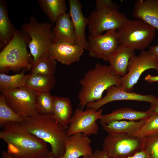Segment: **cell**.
Listing matches in <instances>:
<instances>
[{
    "mask_svg": "<svg viewBox=\"0 0 158 158\" xmlns=\"http://www.w3.org/2000/svg\"><path fill=\"white\" fill-rule=\"evenodd\" d=\"M30 40L28 34L21 30H17L12 39L0 53L1 73L23 68L30 70L34 61L27 49Z\"/></svg>",
    "mask_w": 158,
    "mask_h": 158,
    "instance_id": "obj_4",
    "label": "cell"
},
{
    "mask_svg": "<svg viewBox=\"0 0 158 158\" xmlns=\"http://www.w3.org/2000/svg\"><path fill=\"white\" fill-rule=\"evenodd\" d=\"M0 158H14L7 151H2L1 153Z\"/></svg>",
    "mask_w": 158,
    "mask_h": 158,
    "instance_id": "obj_38",
    "label": "cell"
},
{
    "mask_svg": "<svg viewBox=\"0 0 158 158\" xmlns=\"http://www.w3.org/2000/svg\"><path fill=\"white\" fill-rule=\"evenodd\" d=\"M30 74V73L25 74L24 71L12 75L0 73V91L26 87L27 82Z\"/></svg>",
    "mask_w": 158,
    "mask_h": 158,
    "instance_id": "obj_26",
    "label": "cell"
},
{
    "mask_svg": "<svg viewBox=\"0 0 158 158\" xmlns=\"http://www.w3.org/2000/svg\"><path fill=\"white\" fill-rule=\"evenodd\" d=\"M84 50L76 44L53 43L49 48V56L62 64L69 65L80 60Z\"/></svg>",
    "mask_w": 158,
    "mask_h": 158,
    "instance_id": "obj_14",
    "label": "cell"
},
{
    "mask_svg": "<svg viewBox=\"0 0 158 158\" xmlns=\"http://www.w3.org/2000/svg\"><path fill=\"white\" fill-rule=\"evenodd\" d=\"M30 73L26 87L36 94L49 92L56 84L54 75H45Z\"/></svg>",
    "mask_w": 158,
    "mask_h": 158,
    "instance_id": "obj_24",
    "label": "cell"
},
{
    "mask_svg": "<svg viewBox=\"0 0 158 158\" xmlns=\"http://www.w3.org/2000/svg\"><path fill=\"white\" fill-rule=\"evenodd\" d=\"M83 158H108V157L103 150L96 149L90 155L83 157Z\"/></svg>",
    "mask_w": 158,
    "mask_h": 158,
    "instance_id": "obj_33",
    "label": "cell"
},
{
    "mask_svg": "<svg viewBox=\"0 0 158 158\" xmlns=\"http://www.w3.org/2000/svg\"><path fill=\"white\" fill-rule=\"evenodd\" d=\"M69 14L71 18L75 33V44L86 49L87 41L85 30L88 25L89 18L85 17L82 11V4L78 0H68Z\"/></svg>",
    "mask_w": 158,
    "mask_h": 158,
    "instance_id": "obj_15",
    "label": "cell"
},
{
    "mask_svg": "<svg viewBox=\"0 0 158 158\" xmlns=\"http://www.w3.org/2000/svg\"><path fill=\"white\" fill-rule=\"evenodd\" d=\"M21 124L28 131L48 143L55 158L63 155L69 137L68 127L61 124L51 115L39 114L24 118Z\"/></svg>",
    "mask_w": 158,
    "mask_h": 158,
    "instance_id": "obj_2",
    "label": "cell"
},
{
    "mask_svg": "<svg viewBox=\"0 0 158 158\" xmlns=\"http://www.w3.org/2000/svg\"><path fill=\"white\" fill-rule=\"evenodd\" d=\"M147 111L150 115L158 114V99L151 104L150 107Z\"/></svg>",
    "mask_w": 158,
    "mask_h": 158,
    "instance_id": "obj_35",
    "label": "cell"
},
{
    "mask_svg": "<svg viewBox=\"0 0 158 158\" xmlns=\"http://www.w3.org/2000/svg\"><path fill=\"white\" fill-rule=\"evenodd\" d=\"M0 138L14 158H45L49 152L46 142L28 131L19 123L10 122L2 128Z\"/></svg>",
    "mask_w": 158,
    "mask_h": 158,
    "instance_id": "obj_1",
    "label": "cell"
},
{
    "mask_svg": "<svg viewBox=\"0 0 158 158\" xmlns=\"http://www.w3.org/2000/svg\"><path fill=\"white\" fill-rule=\"evenodd\" d=\"M122 158H150V157L147 151L146 150H142L132 156Z\"/></svg>",
    "mask_w": 158,
    "mask_h": 158,
    "instance_id": "obj_34",
    "label": "cell"
},
{
    "mask_svg": "<svg viewBox=\"0 0 158 158\" xmlns=\"http://www.w3.org/2000/svg\"><path fill=\"white\" fill-rule=\"evenodd\" d=\"M133 16L154 28L158 32V0H138L134 2Z\"/></svg>",
    "mask_w": 158,
    "mask_h": 158,
    "instance_id": "obj_17",
    "label": "cell"
},
{
    "mask_svg": "<svg viewBox=\"0 0 158 158\" xmlns=\"http://www.w3.org/2000/svg\"><path fill=\"white\" fill-rule=\"evenodd\" d=\"M144 138L108 135L102 147L108 158H125L142 150Z\"/></svg>",
    "mask_w": 158,
    "mask_h": 158,
    "instance_id": "obj_9",
    "label": "cell"
},
{
    "mask_svg": "<svg viewBox=\"0 0 158 158\" xmlns=\"http://www.w3.org/2000/svg\"><path fill=\"white\" fill-rule=\"evenodd\" d=\"M95 9H101L108 8L118 9V5L111 0H97L96 1Z\"/></svg>",
    "mask_w": 158,
    "mask_h": 158,
    "instance_id": "obj_32",
    "label": "cell"
},
{
    "mask_svg": "<svg viewBox=\"0 0 158 158\" xmlns=\"http://www.w3.org/2000/svg\"><path fill=\"white\" fill-rule=\"evenodd\" d=\"M158 134V114L150 115L133 137L141 138Z\"/></svg>",
    "mask_w": 158,
    "mask_h": 158,
    "instance_id": "obj_30",
    "label": "cell"
},
{
    "mask_svg": "<svg viewBox=\"0 0 158 158\" xmlns=\"http://www.w3.org/2000/svg\"><path fill=\"white\" fill-rule=\"evenodd\" d=\"M36 94L35 108L39 114L51 115L53 112L54 96L49 92Z\"/></svg>",
    "mask_w": 158,
    "mask_h": 158,
    "instance_id": "obj_29",
    "label": "cell"
},
{
    "mask_svg": "<svg viewBox=\"0 0 158 158\" xmlns=\"http://www.w3.org/2000/svg\"><path fill=\"white\" fill-rule=\"evenodd\" d=\"M17 30L9 18L6 1H0V49H2L11 40Z\"/></svg>",
    "mask_w": 158,
    "mask_h": 158,
    "instance_id": "obj_22",
    "label": "cell"
},
{
    "mask_svg": "<svg viewBox=\"0 0 158 158\" xmlns=\"http://www.w3.org/2000/svg\"><path fill=\"white\" fill-rule=\"evenodd\" d=\"M103 110H97L87 108L83 110L79 108L75 111L71 119L68 129V136L82 133L88 136L97 134L99 125L96 123L102 115Z\"/></svg>",
    "mask_w": 158,
    "mask_h": 158,
    "instance_id": "obj_11",
    "label": "cell"
},
{
    "mask_svg": "<svg viewBox=\"0 0 158 158\" xmlns=\"http://www.w3.org/2000/svg\"><path fill=\"white\" fill-rule=\"evenodd\" d=\"M88 25L90 35H99L104 31L118 29L128 19L118 9L108 8L95 9L88 17Z\"/></svg>",
    "mask_w": 158,
    "mask_h": 158,
    "instance_id": "obj_8",
    "label": "cell"
},
{
    "mask_svg": "<svg viewBox=\"0 0 158 158\" xmlns=\"http://www.w3.org/2000/svg\"><path fill=\"white\" fill-rule=\"evenodd\" d=\"M107 93L100 100L87 104V108L98 110L101 107L111 102L118 100H134L153 103L158 98L152 94L143 95L134 92L126 91L118 86L111 85L106 90Z\"/></svg>",
    "mask_w": 158,
    "mask_h": 158,
    "instance_id": "obj_13",
    "label": "cell"
},
{
    "mask_svg": "<svg viewBox=\"0 0 158 158\" xmlns=\"http://www.w3.org/2000/svg\"><path fill=\"white\" fill-rule=\"evenodd\" d=\"M24 119L8 106L4 95L1 94L0 96V128H2L10 122L21 124Z\"/></svg>",
    "mask_w": 158,
    "mask_h": 158,
    "instance_id": "obj_28",
    "label": "cell"
},
{
    "mask_svg": "<svg viewBox=\"0 0 158 158\" xmlns=\"http://www.w3.org/2000/svg\"><path fill=\"white\" fill-rule=\"evenodd\" d=\"M53 117L63 126L68 127L73 115L72 107L69 99L54 96Z\"/></svg>",
    "mask_w": 158,
    "mask_h": 158,
    "instance_id": "obj_23",
    "label": "cell"
},
{
    "mask_svg": "<svg viewBox=\"0 0 158 158\" xmlns=\"http://www.w3.org/2000/svg\"><path fill=\"white\" fill-rule=\"evenodd\" d=\"M150 115L147 111H140L129 107H123L116 109L110 113L102 115L99 120L101 125L112 121L123 119L133 121L142 120L146 119Z\"/></svg>",
    "mask_w": 158,
    "mask_h": 158,
    "instance_id": "obj_21",
    "label": "cell"
},
{
    "mask_svg": "<svg viewBox=\"0 0 158 158\" xmlns=\"http://www.w3.org/2000/svg\"><path fill=\"white\" fill-rule=\"evenodd\" d=\"M38 4L51 23H55L67 9L65 0H38Z\"/></svg>",
    "mask_w": 158,
    "mask_h": 158,
    "instance_id": "obj_25",
    "label": "cell"
},
{
    "mask_svg": "<svg viewBox=\"0 0 158 158\" xmlns=\"http://www.w3.org/2000/svg\"><path fill=\"white\" fill-rule=\"evenodd\" d=\"M150 69L158 73V60L154 55L145 50L141 51L138 56L133 55L128 62L127 73L120 78L119 86L126 91L131 92L142 73Z\"/></svg>",
    "mask_w": 158,
    "mask_h": 158,
    "instance_id": "obj_7",
    "label": "cell"
},
{
    "mask_svg": "<svg viewBox=\"0 0 158 158\" xmlns=\"http://www.w3.org/2000/svg\"><path fill=\"white\" fill-rule=\"evenodd\" d=\"M56 60L49 56H43L33 62L30 73L45 75H54L56 72Z\"/></svg>",
    "mask_w": 158,
    "mask_h": 158,
    "instance_id": "obj_27",
    "label": "cell"
},
{
    "mask_svg": "<svg viewBox=\"0 0 158 158\" xmlns=\"http://www.w3.org/2000/svg\"><path fill=\"white\" fill-rule=\"evenodd\" d=\"M121 77L114 73L109 66L97 63L79 81L81 86L78 95L80 109L83 110L87 104L101 99L104 92L109 87L119 86Z\"/></svg>",
    "mask_w": 158,
    "mask_h": 158,
    "instance_id": "obj_3",
    "label": "cell"
},
{
    "mask_svg": "<svg viewBox=\"0 0 158 158\" xmlns=\"http://www.w3.org/2000/svg\"><path fill=\"white\" fill-rule=\"evenodd\" d=\"M91 143L88 136L83 133L69 136L65 144L64 154L57 158H78L90 155L93 152Z\"/></svg>",
    "mask_w": 158,
    "mask_h": 158,
    "instance_id": "obj_16",
    "label": "cell"
},
{
    "mask_svg": "<svg viewBox=\"0 0 158 158\" xmlns=\"http://www.w3.org/2000/svg\"><path fill=\"white\" fill-rule=\"evenodd\" d=\"M145 80L148 83H151L158 82V75L153 76L148 74L144 78Z\"/></svg>",
    "mask_w": 158,
    "mask_h": 158,
    "instance_id": "obj_37",
    "label": "cell"
},
{
    "mask_svg": "<svg viewBox=\"0 0 158 158\" xmlns=\"http://www.w3.org/2000/svg\"><path fill=\"white\" fill-rule=\"evenodd\" d=\"M155 30L143 21L129 20L116 31L118 44L134 50H144L154 38Z\"/></svg>",
    "mask_w": 158,
    "mask_h": 158,
    "instance_id": "obj_5",
    "label": "cell"
},
{
    "mask_svg": "<svg viewBox=\"0 0 158 158\" xmlns=\"http://www.w3.org/2000/svg\"><path fill=\"white\" fill-rule=\"evenodd\" d=\"M45 158H55L51 152H49Z\"/></svg>",
    "mask_w": 158,
    "mask_h": 158,
    "instance_id": "obj_39",
    "label": "cell"
},
{
    "mask_svg": "<svg viewBox=\"0 0 158 158\" xmlns=\"http://www.w3.org/2000/svg\"><path fill=\"white\" fill-rule=\"evenodd\" d=\"M134 51L130 48L118 45L109 55L107 61L114 73L120 77L126 74L129 61L135 54Z\"/></svg>",
    "mask_w": 158,
    "mask_h": 158,
    "instance_id": "obj_18",
    "label": "cell"
},
{
    "mask_svg": "<svg viewBox=\"0 0 158 158\" xmlns=\"http://www.w3.org/2000/svg\"><path fill=\"white\" fill-rule=\"evenodd\" d=\"M52 30L53 43L65 42L75 44L73 27L69 13L66 12L59 18Z\"/></svg>",
    "mask_w": 158,
    "mask_h": 158,
    "instance_id": "obj_19",
    "label": "cell"
},
{
    "mask_svg": "<svg viewBox=\"0 0 158 158\" xmlns=\"http://www.w3.org/2000/svg\"><path fill=\"white\" fill-rule=\"evenodd\" d=\"M53 26L50 22L40 23L33 16L29 22L22 25L21 30L30 38L28 47L33 62L42 56H49V48L53 43Z\"/></svg>",
    "mask_w": 158,
    "mask_h": 158,
    "instance_id": "obj_6",
    "label": "cell"
},
{
    "mask_svg": "<svg viewBox=\"0 0 158 158\" xmlns=\"http://www.w3.org/2000/svg\"><path fill=\"white\" fill-rule=\"evenodd\" d=\"M146 119L138 121H115L101 125L108 135L133 137L145 122Z\"/></svg>",
    "mask_w": 158,
    "mask_h": 158,
    "instance_id": "obj_20",
    "label": "cell"
},
{
    "mask_svg": "<svg viewBox=\"0 0 158 158\" xmlns=\"http://www.w3.org/2000/svg\"><path fill=\"white\" fill-rule=\"evenodd\" d=\"M148 51L154 55L158 60V44L155 45L149 46Z\"/></svg>",
    "mask_w": 158,
    "mask_h": 158,
    "instance_id": "obj_36",
    "label": "cell"
},
{
    "mask_svg": "<svg viewBox=\"0 0 158 158\" xmlns=\"http://www.w3.org/2000/svg\"><path fill=\"white\" fill-rule=\"evenodd\" d=\"M143 150L147 151L150 158H158V134L144 138Z\"/></svg>",
    "mask_w": 158,
    "mask_h": 158,
    "instance_id": "obj_31",
    "label": "cell"
},
{
    "mask_svg": "<svg viewBox=\"0 0 158 158\" xmlns=\"http://www.w3.org/2000/svg\"><path fill=\"white\" fill-rule=\"evenodd\" d=\"M0 92L8 106L23 118L38 114L35 108L36 94L27 87Z\"/></svg>",
    "mask_w": 158,
    "mask_h": 158,
    "instance_id": "obj_10",
    "label": "cell"
},
{
    "mask_svg": "<svg viewBox=\"0 0 158 158\" xmlns=\"http://www.w3.org/2000/svg\"><path fill=\"white\" fill-rule=\"evenodd\" d=\"M116 31L108 30L99 35H90L86 49L90 56L107 61L109 55L119 45Z\"/></svg>",
    "mask_w": 158,
    "mask_h": 158,
    "instance_id": "obj_12",
    "label": "cell"
}]
</instances>
